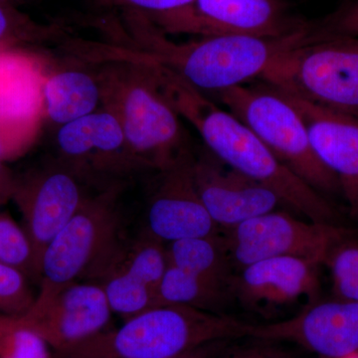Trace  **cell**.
Listing matches in <instances>:
<instances>
[{"instance_id":"9c48e42d","label":"cell","mask_w":358,"mask_h":358,"mask_svg":"<svg viewBox=\"0 0 358 358\" xmlns=\"http://www.w3.org/2000/svg\"><path fill=\"white\" fill-rule=\"evenodd\" d=\"M56 147L58 159L82 182L90 181L103 189L150 171L134 154L119 122L103 109L59 127Z\"/></svg>"},{"instance_id":"2e32d148","label":"cell","mask_w":358,"mask_h":358,"mask_svg":"<svg viewBox=\"0 0 358 358\" xmlns=\"http://www.w3.org/2000/svg\"><path fill=\"white\" fill-rule=\"evenodd\" d=\"M280 92L305 122L315 154L338 178L350 214L358 221V119Z\"/></svg>"},{"instance_id":"7c38bea8","label":"cell","mask_w":358,"mask_h":358,"mask_svg":"<svg viewBox=\"0 0 358 358\" xmlns=\"http://www.w3.org/2000/svg\"><path fill=\"white\" fill-rule=\"evenodd\" d=\"M112 313L100 285L74 282L49 296L36 294L32 307L20 317L54 352L107 329Z\"/></svg>"},{"instance_id":"5bb4252c","label":"cell","mask_w":358,"mask_h":358,"mask_svg":"<svg viewBox=\"0 0 358 358\" xmlns=\"http://www.w3.org/2000/svg\"><path fill=\"white\" fill-rule=\"evenodd\" d=\"M249 338L291 341L324 357L343 358L358 350V301L315 303L293 319L253 324Z\"/></svg>"},{"instance_id":"603a6c76","label":"cell","mask_w":358,"mask_h":358,"mask_svg":"<svg viewBox=\"0 0 358 358\" xmlns=\"http://www.w3.org/2000/svg\"><path fill=\"white\" fill-rule=\"evenodd\" d=\"M333 277L338 298L358 301V240L346 229L331 247L324 264Z\"/></svg>"},{"instance_id":"d6986e66","label":"cell","mask_w":358,"mask_h":358,"mask_svg":"<svg viewBox=\"0 0 358 358\" xmlns=\"http://www.w3.org/2000/svg\"><path fill=\"white\" fill-rule=\"evenodd\" d=\"M44 119L61 127L98 110L101 91L95 73L79 67L45 71Z\"/></svg>"},{"instance_id":"7402d4cb","label":"cell","mask_w":358,"mask_h":358,"mask_svg":"<svg viewBox=\"0 0 358 358\" xmlns=\"http://www.w3.org/2000/svg\"><path fill=\"white\" fill-rule=\"evenodd\" d=\"M63 37L64 32L57 26L39 24L11 4L0 2V51Z\"/></svg>"},{"instance_id":"52a82bcc","label":"cell","mask_w":358,"mask_h":358,"mask_svg":"<svg viewBox=\"0 0 358 358\" xmlns=\"http://www.w3.org/2000/svg\"><path fill=\"white\" fill-rule=\"evenodd\" d=\"M261 79L301 100L358 119V38L322 40L284 52Z\"/></svg>"},{"instance_id":"7a4b0ae2","label":"cell","mask_w":358,"mask_h":358,"mask_svg":"<svg viewBox=\"0 0 358 358\" xmlns=\"http://www.w3.org/2000/svg\"><path fill=\"white\" fill-rule=\"evenodd\" d=\"M122 13V27L108 28L110 43L173 71L205 95L261 78L278 56L308 43V25L275 38L223 35L174 42L145 13Z\"/></svg>"},{"instance_id":"f1b7e54d","label":"cell","mask_w":358,"mask_h":358,"mask_svg":"<svg viewBox=\"0 0 358 358\" xmlns=\"http://www.w3.org/2000/svg\"><path fill=\"white\" fill-rule=\"evenodd\" d=\"M34 141L0 122V162H6L20 157L31 147Z\"/></svg>"},{"instance_id":"e0dca14e","label":"cell","mask_w":358,"mask_h":358,"mask_svg":"<svg viewBox=\"0 0 358 358\" xmlns=\"http://www.w3.org/2000/svg\"><path fill=\"white\" fill-rule=\"evenodd\" d=\"M317 267L294 257H275L238 271L231 282L234 300L244 307L285 305L307 296L310 305L320 299Z\"/></svg>"},{"instance_id":"ffe728a7","label":"cell","mask_w":358,"mask_h":358,"mask_svg":"<svg viewBox=\"0 0 358 358\" xmlns=\"http://www.w3.org/2000/svg\"><path fill=\"white\" fill-rule=\"evenodd\" d=\"M234 300L231 287L169 265L157 293L160 306H185L203 312L225 315Z\"/></svg>"},{"instance_id":"9a60e30c","label":"cell","mask_w":358,"mask_h":358,"mask_svg":"<svg viewBox=\"0 0 358 358\" xmlns=\"http://www.w3.org/2000/svg\"><path fill=\"white\" fill-rule=\"evenodd\" d=\"M192 173L200 199L219 228L231 229L282 204L272 190L228 166L210 150L194 155Z\"/></svg>"},{"instance_id":"8992f818","label":"cell","mask_w":358,"mask_h":358,"mask_svg":"<svg viewBox=\"0 0 358 358\" xmlns=\"http://www.w3.org/2000/svg\"><path fill=\"white\" fill-rule=\"evenodd\" d=\"M210 95L313 189L324 196L343 194L338 178L315 154L305 122L281 92L264 82L253 86L239 85Z\"/></svg>"},{"instance_id":"3957f363","label":"cell","mask_w":358,"mask_h":358,"mask_svg":"<svg viewBox=\"0 0 358 358\" xmlns=\"http://www.w3.org/2000/svg\"><path fill=\"white\" fill-rule=\"evenodd\" d=\"M88 61L98 65L94 73L102 109L119 122L134 154L150 171H164L192 150L180 117L147 66L121 56H91Z\"/></svg>"},{"instance_id":"4316f807","label":"cell","mask_w":358,"mask_h":358,"mask_svg":"<svg viewBox=\"0 0 358 358\" xmlns=\"http://www.w3.org/2000/svg\"><path fill=\"white\" fill-rule=\"evenodd\" d=\"M310 41L358 37V0H345L334 13L308 22Z\"/></svg>"},{"instance_id":"d6a6232c","label":"cell","mask_w":358,"mask_h":358,"mask_svg":"<svg viewBox=\"0 0 358 358\" xmlns=\"http://www.w3.org/2000/svg\"><path fill=\"white\" fill-rule=\"evenodd\" d=\"M262 358H288V357H282L281 355H279V353H274L273 352H268L267 355H265V357H263Z\"/></svg>"},{"instance_id":"277c9868","label":"cell","mask_w":358,"mask_h":358,"mask_svg":"<svg viewBox=\"0 0 358 358\" xmlns=\"http://www.w3.org/2000/svg\"><path fill=\"white\" fill-rule=\"evenodd\" d=\"M251 327L229 315L160 306L54 352L53 358H174L207 343L249 338Z\"/></svg>"},{"instance_id":"ac0fdd59","label":"cell","mask_w":358,"mask_h":358,"mask_svg":"<svg viewBox=\"0 0 358 358\" xmlns=\"http://www.w3.org/2000/svg\"><path fill=\"white\" fill-rule=\"evenodd\" d=\"M44 63L16 48L0 51V122L36 138L44 120Z\"/></svg>"},{"instance_id":"8fae6325","label":"cell","mask_w":358,"mask_h":358,"mask_svg":"<svg viewBox=\"0 0 358 358\" xmlns=\"http://www.w3.org/2000/svg\"><path fill=\"white\" fill-rule=\"evenodd\" d=\"M82 181L60 160L16 178L13 199L34 249L37 267L44 250L79 210ZM39 280V279H38Z\"/></svg>"},{"instance_id":"cb8c5ba5","label":"cell","mask_w":358,"mask_h":358,"mask_svg":"<svg viewBox=\"0 0 358 358\" xmlns=\"http://www.w3.org/2000/svg\"><path fill=\"white\" fill-rule=\"evenodd\" d=\"M0 358H53V352L20 315H0Z\"/></svg>"},{"instance_id":"44dd1931","label":"cell","mask_w":358,"mask_h":358,"mask_svg":"<svg viewBox=\"0 0 358 358\" xmlns=\"http://www.w3.org/2000/svg\"><path fill=\"white\" fill-rule=\"evenodd\" d=\"M167 257L169 265L231 287L234 268L225 239L218 234L171 242Z\"/></svg>"},{"instance_id":"d4e9b609","label":"cell","mask_w":358,"mask_h":358,"mask_svg":"<svg viewBox=\"0 0 358 358\" xmlns=\"http://www.w3.org/2000/svg\"><path fill=\"white\" fill-rule=\"evenodd\" d=\"M0 261L20 268L31 281L38 282L34 249L22 225L0 210Z\"/></svg>"},{"instance_id":"4fadbf2b","label":"cell","mask_w":358,"mask_h":358,"mask_svg":"<svg viewBox=\"0 0 358 358\" xmlns=\"http://www.w3.org/2000/svg\"><path fill=\"white\" fill-rule=\"evenodd\" d=\"M192 150L183 152L159 173L148 199L145 231L164 242L217 234L219 227L206 210L193 179Z\"/></svg>"},{"instance_id":"f546056e","label":"cell","mask_w":358,"mask_h":358,"mask_svg":"<svg viewBox=\"0 0 358 358\" xmlns=\"http://www.w3.org/2000/svg\"><path fill=\"white\" fill-rule=\"evenodd\" d=\"M232 343L233 341H221L207 343L199 348H195L192 352L174 358H220L228 352V348Z\"/></svg>"},{"instance_id":"836d02e7","label":"cell","mask_w":358,"mask_h":358,"mask_svg":"<svg viewBox=\"0 0 358 358\" xmlns=\"http://www.w3.org/2000/svg\"><path fill=\"white\" fill-rule=\"evenodd\" d=\"M343 358H358V353L355 352L352 355H348V357Z\"/></svg>"},{"instance_id":"1f68e13d","label":"cell","mask_w":358,"mask_h":358,"mask_svg":"<svg viewBox=\"0 0 358 358\" xmlns=\"http://www.w3.org/2000/svg\"><path fill=\"white\" fill-rule=\"evenodd\" d=\"M270 350L263 345L247 346L239 348L236 352H227L220 358H262Z\"/></svg>"},{"instance_id":"30bf717a","label":"cell","mask_w":358,"mask_h":358,"mask_svg":"<svg viewBox=\"0 0 358 358\" xmlns=\"http://www.w3.org/2000/svg\"><path fill=\"white\" fill-rule=\"evenodd\" d=\"M346 226L301 221L272 211L227 229L225 239L233 268L238 271L266 259L294 257L324 265Z\"/></svg>"},{"instance_id":"6da1fadb","label":"cell","mask_w":358,"mask_h":358,"mask_svg":"<svg viewBox=\"0 0 358 358\" xmlns=\"http://www.w3.org/2000/svg\"><path fill=\"white\" fill-rule=\"evenodd\" d=\"M138 60L152 73L179 117L196 129L217 159L277 194L282 203L308 221L345 226L343 216L326 196L282 164L253 131L173 71L148 59Z\"/></svg>"},{"instance_id":"4dcf8cb0","label":"cell","mask_w":358,"mask_h":358,"mask_svg":"<svg viewBox=\"0 0 358 358\" xmlns=\"http://www.w3.org/2000/svg\"><path fill=\"white\" fill-rule=\"evenodd\" d=\"M15 179L4 162H0V207L13 199Z\"/></svg>"},{"instance_id":"83f0119b","label":"cell","mask_w":358,"mask_h":358,"mask_svg":"<svg viewBox=\"0 0 358 358\" xmlns=\"http://www.w3.org/2000/svg\"><path fill=\"white\" fill-rule=\"evenodd\" d=\"M194 0H92L96 7L122 10H136L154 15L171 13L189 6Z\"/></svg>"},{"instance_id":"5b68a950","label":"cell","mask_w":358,"mask_h":358,"mask_svg":"<svg viewBox=\"0 0 358 358\" xmlns=\"http://www.w3.org/2000/svg\"><path fill=\"white\" fill-rule=\"evenodd\" d=\"M120 186L85 197L39 263V292L49 296L74 282H96L124 242L117 207Z\"/></svg>"},{"instance_id":"e575fe53","label":"cell","mask_w":358,"mask_h":358,"mask_svg":"<svg viewBox=\"0 0 358 358\" xmlns=\"http://www.w3.org/2000/svg\"><path fill=\"white\" fill-rule=\"evenodd\" d=\"M20 1V0H0V2H4V3L11 4V2Z\"/></svg>"},{"instance_id":"ba28073f","label":"cell","mask_w":358,"mask_h":358,"mask_svg":"<svg viewBox=\"0 0 358 358\" xmlns=\"http://www.w3.org/2000/svg\"><path fill=\"white\" fill-rule=\"evenodd\" d=\"M145 15L166 34L199 37L275 38L300 31L308 22L294 15L286 0H194L171 13Z\"/></svg>"},{"instance_id":"484cf974","label":"cell","mask_w":358,"mask_h":358,"mask_svg":"<svg viewBox=\"0 0 358 358\" xmlns=\"http://www.w3.org/2000/svg\"><path fill=\"white\" fill-rule=\"evenodd\" d=\"M31 280L20 268L0 261V315H23L34 303Z\"/></svg>"}]
</instances>
